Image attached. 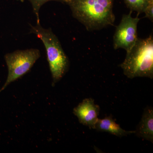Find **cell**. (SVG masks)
Listing matches in <instances>:
<instances>
[{
	"instance_id": "obj_1",
	"label": "cell",
	"mask_w": 153,
	"mask_h": 153,
	"mask_svg": "<svg viewBox=\"0 0 153 153\" xmlns=\"http://www.w3.org/2000/svg\"><path fill=\"white\" fill-rule=\"evenodd\" d=\"M114 0H66L72 16L89 31L113 26Z\"/></svg>"
},
{
	"instance_id": "obj_2",
	"label": "cell",
	"mask_w": 153,
	"mask_h": 153,
	"mask_svg": "<svg viewBox=\"0 0 153 153\" xmlns=\"http://www.w3.org/2000/svg\"><path fill=\"white\" fill-rule=\"evenodd\" d=\"M127 77H153V37L151 35L145 39L138 38L120 65Z\"/></svg>"
},
{
	"instance_id": "obj_7",
	"label": "cell",
	"mask_w": 153,
	"mask_h": 153,
	"mask_svg": "<svg viewBox=\"0 0 153 153\" xmlns=\"http://www.w3.org/2000/svg\"><path fill=\"white\" fill-rule=\"evenodd\" d=\"M135 134L137 136L153 142V109L152 107L145 108Z\"/></svg>"
},
{
	"instance_id": "obj_6",
	"label": "cell",
	"mask_w": 153,
	"mask_h": 153,
	"mask_svg": "<svg viewBox=\"0 0 153 153\" xmlns=\"http://www.w3.org/2000/svg\"><path fill=\"white\" fill-rule=\"evenodd\" d=\"M100 106L96 104L92 98H85L73 109V113L78 118L79 123L90 129L95 128L98 120Z\"/></svg>"
},
{
	"instance_id": "obj_4",
	"label": "cell",
	"mask_w": 153,
	"mask_h": 153,
	"mask_svg": "<svg viewBox=\"0 0 153 153\" xmlns=\"http://www.w3.org/2000/svg\"><path fill=\"white\" fill-rule=\"evenodd\" d=\"M40 57V51L36 49L16 50L6 54L4 58L8 74L5 83L0 91L4 90L9 84L29 72Z\"/></svg>"
},
{
	"instance_id": "obj_10",
	"label": "cell",
	"mask_w": 153,
	"mask_h": 153,
	"mask_svg": "<svg viewBox=\"0 0 153 153\" xmlns=\"http://www.w3.org/2000/svg\"><path fill=\"white\" fill-rule=\"evenodd\" d=\"M20 1H25L26 0H17ZM30 2L33 7V12L36 15L37 24H40V17H39V11L42 6L44 4L50 1L59 2L63 4H65L66 0H28Z\"/></svg>"
},
{
	"instance_id": "obj_8",
	"label": "cell",
	"mask_w": 153,
	"mask_h": 153,
	"mask_svg": "<svg viewBox=\"0 0 153 153\" xmlns=\"http://www.w3.org/2000/svg\"><path fill=\"white\" fill-rule=\"evenodd\" d=\"M99 131L109 133L116 136H126L131 134H135V131H127L123 129L119 125L116 123L112 117H107L104 118L98 119L95 125V128Z\"/></svg>"
},
{
	"instance_id": "obj_5",
	"label": "cell",
	"mask_w": 153,
	"mask_h": 153,
	"mask_svg": "<svg viewBox=\"0 0 153 153\" xmlns=\"http://www.w3.org/2000/svg\"><path fill=\"white\" fill-rule=\"evenodd\" d=\"M132 11L123 16L121 21L117 27L113 37L114 49L121 48L128 52L137 40V28L140 19L131 16Z\"/></svg>"
},
{
	"instance_id": "obj_9",
	"label": "cell",
	"mask_w": 153,
	"mask_h": 153,
	"mask_svg": "<svg viewBox=\"0 0 153 153\" xmlns=\"http://www.w3.org/2000/svg\"><path fill=\"white\" fill-rule=\"evenodd\" d=\"M125 4L130 11H135L139 15L144 13L145 9L153 0H123Z\"/></svg>"
},
{
	"instance_id": "obj_11",
	"label": "cell",
	"mask_w": 153,
	"mask_h": 153,
	"mask_svg": "<svg viewBox=\"0 0 153 153\" xmlns=\"http://www.w3.org/2000/svg\"><path fill=\"white\" fill-rule=\"evenodd\" d=\"M146 18L150 19L152 22L153 21V1H152L145 9L144 12Z\"/></svg>"
},
{
	"instance_id": "obj_3",
	"label": "cell",
	"mask_w": 153,
	"mask_h": 153,
	"mask_svg": "<svg viewBox=\"0 0 153 153\" xmlns=\"http://www.w3.org/2000/svg\"><path fill=\"white\" fill-rule=\"evenodd\" d=\"M30 33L35 34L44 44L52 74V85L60 81L68 71L69 62L57 36L51 28L45 29L41 24L30 25Z\"/></svg>"
}]
</instances>
